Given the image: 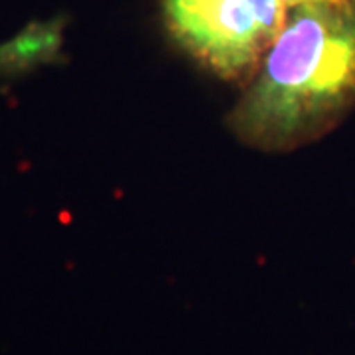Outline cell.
<instances>
[{"mask_svg": "<svg viewBox=\"0 0 355 355\" xmlns=\"http://www.w3.org/2000/svg\"><path fill=\"white\" fill-rule=\"evenodd\" d=\"M355 105V0H300L257 67L231 125L279 150L331 127Z\"/></svg>", "mask_w": 355, "mask_h": 355, "instance_id": "6da1fadb", "label": "cell"}, {"mask_svg": "<svg viewBox=\"0 0 355 355\" xmlns=\"http://www.w3.org/2000/svg\"><path fill=\"white\" fill-rule=\"evenodd\" d=\"M288 6V0H164V18L178 44L198 62L237 79L261 64Z\"/></svg>", "mask_w": 355, "mask_h": 355, "instance_id": "7a4b0ae2", "label": "cell"}, {"mask_svg": "<svg viewBox=\"0 0 355 355\" xmlns=\"http://www.w3.org/2000/svg\"><path fill=\"white\" fill-rule=\"evenodd\" d=\"M288 2H291V4H294V2H300V0H288Z\"/></svg>", "mask_w": 355, "mask_h": 355, "instance_id": "3957f363", "label": "cell"}]
</instances>
